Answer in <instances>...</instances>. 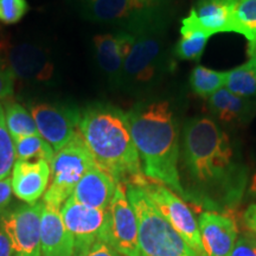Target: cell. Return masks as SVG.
I'll list each match as a JSON object with an SVG mask.
<instances>
[{
	"label": "cell",
	"instance_id": "1",
	"mask_svg": "<svg viewBox=\"0 0 256 256\" xmlns=\"http://www.w3.org/2000/svg\"><path fill=\"white\" fill-rule=\"evenodd\" d=\"M182 168L186 202L234 215L248 186V168L232 139L208 116L188 119L182 130Z\"/></svg>",
	"mask_w": 256,
	"mask_h": 256
},
{
	"label": "cell",
	"instance_id": "2",
	"mask_svg": "<svg viewBox=\"0 0 256 256\" xmlns=\"http://www.w3.org/2000/svg\"><path fill=\"white\" fill-rule=\"evenodd\" d=\"M127 118L144 176L164 185L186 202L179 174V124L171 102L140 101L130 108Z\"/></svg>",
	"mask_w": 256,
	"mask_h": 256
},
{
	"label": "cell",
	"instance_id": "3",
	"mask_svg": "<svg viewBox=\"0 0 256 256\" xmlns=\"http://www.w3.org/2000/svg\"><path fill=\"white\" fill-rule=\"evenodd\" d=\"M78 132L95 164L118 184H139L145 178L127 114L107 104H92L81 112Z\"/></svg>",
	"mask_w": 256,
	"mask_h": 256
},
{
	"label": "cell",
	"instance_id": "4",
	"mask_svg": "<svg viewBox=\"0 0 256 256\" xmlns=\"http://www.w3.org/2000/svg\"><path fill=\"white\" fill-rule=\"evenodd\" d=\"M168 24V5L162 2L148 14L120 28L132 37L124 57L120 88L128 92L148 90L171 70L166 40Z\"/></svg>",
	"mask_w": 256,
	"mask_h": 256
},
{
	"label": "cell",
	"instance_id": "5",
	"mask_svg": "<svg viewBox=\"0 0 256 256\" xmlns=\"http://www.w3.org/2000/svg\"><path fill=\"white\" fill-rule=\"evenodd\" d=\"M126 194L136 216L142 256H198L156 210L142 186L128 184Z\"/></svg>",
	"mask_w": 256,
	"mask_h": 256
},
{
	"label": "cell",
	"instance_id": "6",
	"mask_svg": "<svg viewBox=\"0 0 256 256\" xmlns=\"http://www.w3.org/2000/svg\"><path fill=\"white\" fill-rule=\"evenodd\" d=\"M94 165V158L78 130L72 140L55 153L51 162L50 183L43 196V203L60 209L72 197L81 178Z\"/></svg>",
	"mask_w": 256,
	"mask_h": 256
},
{
	"label": "cell",
	"instance_id": "7",
	"mask_svg": "<svg viewBox=\"0 0 256 256\" xmlns=\"http://www.w3.org/2000/svg\"><path fill=\"white\" fill-rule=\"evenodd\" d=\"M0 64L22 81L43 84L56 81L55 60L37 44H12L0 38Z\"/></svg>",
	"mask_w": 256,
	"mask_h": 256
},
{
	"label": "cell",
	"instance_id": "8",
	"mask_svg": "<svg viewBox=\"0 0 256 256\" xmlns=\"http://www.w3.org/2000/svg\"><path fill=\"white\" fill-rule=\"evenodd\" d=\"M136 185H139L145 190L156 210L182 236L188 247L198 256H206L202 244L198 222L188 204L174 191L146 177Z\"/></svg>",
	"mask_w": 256,
	"mask_h": 256
},
{
	"label": "cell",
	"instance_id": "9",
	"mask_svg": "<svg viewBox=\"0 0 256 256\" xmlns=\"http://www.w3.org/2000/svg\"><path fill=\"white\" fill-rule=\"evenodd\" d=\"M107 212L104 241L121 256H142L136 216L128 200L124 185L118 184Z\"/></svg>",
	"mask_w": 256,
	"mask_h": 256
},
{
	"label": "cell",
	"instance_id": "10",
	"mask_svg": "<svg viewBox=\"0 0 256 256\" xmlns=\"http://www.w3.org/2000/svg\"><path fill=\"white\" fill-rule=\"evenodd\" d=\"M43 200L25 204L2 217V229L11 243L12 256H42L40 217Z\"/></svg>",
	"mask_w": 256,
	"mask_h": 256
},
{
	"label": "cell",
	"instance_id": "11",
	"mask_svg": "<svg viewBox=\"0 0 256 256\" xmlns=\"http://www.w3.org/2000/svg\"><path fill=\"white\" fill-rule=\"evenodd\" d=\"M30 112L40 136L50 144L55 153L78 132L81 110L75 106L43 102L32 104Z\"/></svg>",
	"mask_w": 256,
	"mask_h": 256
},
{
	"label": "cell",
	"instance_id": "12",
	"mask_svg": "<svg viewBox=\"0 0 256 256\" xmlns=\"http://www.w3.org/2000/svg\"><path fill=\"white\" fill-rule=\"evenodd\" d=\"M60 215L75 241L74 256H81L92 243L104 240L107 210L87 206L70 197L60 208Z\"/></svg>",
	"mask_w": 256,
	"mask_h": 256
},
{
	"label": "cell",
	"instance_id": "13",
	"mask_svg": "<svg viewBox=\"0 0 256 256\" xmlns=\"http://www.w3.org/2000/svg\"><path fill=\"white\" fill-rule=\"evenodd\" d=\"M164 0H81L83 18L122 28L148 14Z\"/></svg>",
	"mask_w": 256,
	"mask_h": 256
},
{
	"label": "cell",
	"instance_id": "14",
	"mask_svg": "<svg viewBox=\"0 0 256 256\" xmlns=\"http://www.w3.org/2000/svg\"><path fill=\"white\" fill-rule=\"evenodd\" d=\"M202 244L206 256H230L238 240V228L234 215L202 211L198 218Z\"/></svg>",
	"mask_w": 256,
	"mask_h": 256
},
{
	"label": "cell",
	"instance_id": "15",
	"mask_svg": "<svg viewBox=\"0 0 256 256\" xmlns=\"http://www.w3.org/2000/svg\"><path fill=\"white\" fill-rule=\"evenodd\" d=\"M130 42V34L124 30L115 34H96L92 38L98 66L114 88L121 87L124 57Z\"/></svg>",
	"mask_w": 256,
	"mask_h": 256
},
{
	"label": "cell",
	"instance_id": "16",
	"mask_svg": "<svg viewBox=\"0 0 256 256\" xmlns=\"http://www.w3.org/2000/svg\"><path fill=\"white\" fill-rule=\"evenodd\" d=\"M11 184L14 194L26 204H34L46 194L50 183V164L44 160H16Z\"/></svg>",
	"mask_w": 256,
	"mask_h": 256
},
{
	"label": "cell",
	"instance_id": "17",
	"mask_svg": "<svg viewBox=\"0 0 256 256\" xmlns=\"http://www.w3.org/2000/svg\"><path fill=\"white\" fill-rule=\"evenodd\" d=\"M40 246L42 256L75 255V241L58 208L44 204L40 217Z\"/></svg>",
	"mask_w": 256,
	"mask_h": 256
},
{
	"label": "cell",
	"instance_id": "18",
	"mask_svg": "<svg viewBox=\"0 0 256 256\" xmlns=\"http://www.w3.org/2000/svg\"><path fill=\"white\" fill-rule=\"evenodd\" d=\"M116 188L118 183L115 179L95 164L76 185L72 198L87 206L107 210Z\"/></svg>",
	"mask_w": 256,
	"mask_h": 256
},
{
	"label": "cell",
	"instance_id": "19",
	"mask_svg": "<svg viewBox=\"0 0 256 256\" xmlns=\"http://www.w3.org/2000/svg\"><path fill=\"white\" fill-rule=\"evenodd\" d=\"M236 0H198L188 18L214 36L218 32H234Z\"/></svg>",
	"mask_w": 256,
	"mask_h": 256
},
{
	"label": "cell",
	"instance_id": "20",
	"mask_svg": "<svg viewBox=\"0 0 256 256\" xmlns=\"http://www.w3.org/2000/svg\"><path fill=\"white\" fill-rule=\"evenodd\" d=\"M206 101L209 113L226 124H247L254 114V107L248 98H240L226 88L220 89Z\"/></svg>",
	"mask_w": 256,
	"mask_h": 256
},
{
	"label": "cell",
	"instance_id": "21",
	"mask_svg": "<svg viewBox=\"0 0 256 256\" xmlns=\"http://www.w3.org/2000/svg\"><path fill=\"white\" fill-rule=\"evenodd\" d=\"M180 36L174 46V55L183 60H200L211 34L186 17L182 20Z\"/></svg>",
	"mask_w": 256,
	"mask_h": 256
},
{
	"label": "cell",
	"instance_id": "22",
	"mask_svg": "<svg viewBox=\"0 0 256 256\" xmlns=\"http://www.w3.org/2000/svg\"><path fill=\"white\" fill-rule=\"evenodd\" d=\"M5 115V124L12 139L28 136H37V124L30 110L16 101H6L2 104Z\"/></svg>",
	"mask_w": 256,
	"mask_h": 256
},
{
	"label": "cell",
	"instance_id": "23",
	"mask_svg": "<svg viewBox=\"0 0 256 256\" xmlns=\"http://www.w3.org/2000/svg\"><path fill=\"white\" fill-rule=\"evenodd\" d=\"M234 32L248 40V54L256 49V0H236Z\"/></svg>",
	"mask_w": 256,
	"mask_h": 256
},
{
	"label": "cell",
	"instance_id": "24",
	"mask_svg": "<svg viewBox=\"0 0 256 256\" xmlns=\"http://www.w3.org/2000/svg\"><path fill=\"white\" fill-rule=\"evenodd\" d=\"M224 87L243 98L256 96V69L250 60L238 68L226 72Z\"/></svg>",
	"mask_w": 256,
	"mask_h": 256
},
{
	"label": "cell",
	"instance_id": "25",
	"mask_svg": "<svg viewBox=\"0 0 256 256\" xmlns=\"http://www.w3.org/2000/svg\"><path fill=\"white\" fill-rule=\"evenodd\" d=\"M12 140H14L16 160H24V162L44 160L51 164L55 156L52 147L40 134L14 138Z\"/></svg>",
	"mask_w": 256,
	"mask_h": 256
},
{
	"label": "cell",
	"instance_id": "26",
	"mask_svg": "<svg viewBox=\"0 0 256 256\" xmlns=\"http://www.w3.org/2000/svg\"><path fill=\"white\" fill-rule=\"evenodd\" d=\"M226 72H217L203 66H196L190 75V87L194 94L206 98L224 87Z\"/></svg>",
	"mask_w": 256,
	"mask_h": 256
},
{
	"label": "cell",
	"instance_id": "27",
	"mask_svg": "<svg viewBox=\"0 0 256 256\" xmlns=\"http://www.w3.org/2000/svg\"><path fill=\"white\" fill-rule=\"evenodd\" d=\"M16 162L14 147L12 136H10L5 124V115L2 104H0V179L11 174Z\"/></svg>",
	"mask_w": 256,
	"mask_h": 256
},
{
	"label": "cell",
	"instance_id": "28",
	"mask_svg": "<svg viewBox=\"0 0 256 256\" xmlns=\"http://www.w3.org/2000/svg\"><path fill=\"white\" fill-rule=\"evenodd\" d=\"M28 11V0H0V23L17 24Z\"/></svg>",
	"mask_w": 256,
	"mask_h": 256
},
{
	"label": "cell",
	"instance_id": "29",
	"mask_svg": "<svg viewBox=\"0 0 256 256\" xmlns=\"http://www.w3.org/2000/svg\"><path fill=\"white\" fill-rule=\"evenodd\" d=\"M230 256H256V241L249 234H242L236 240Z\"/></svg>",
	"mask_w": 256,
	"mask_h": 256
},
{
	"label": "cell",
	"instance_id": "30",
	"mask_svg": "<svg viewBox=\"0 0 256 256\" xmlns=\"http://www.w3.org/2000/svg\"><path fill=\"white\" fill-rule=\"evenodd\" d=\"M16 78L0 64V101L6 100L14 94Z\"/></svg>",
	"mask_w": 256,
	"mask_h": 256
},
{
	"label": "cell",
	"instance_id": "31",
	"mask_svg": "<svg viewBox=\"0 0 256 256\" xmlns=\"http://www.w3.org/2000/svg\"><path fill=\"white\" fill-rule=\"evenodd\" d=\"M81 256H121L104 240H98Z\"/></svg>",
	"mask_w": 256,
	"mask_h": 256
},
{
	"label": "cell",
	"instance_id": "32",
	"mask_svg": "<svg viewBox=\"0 0 256 256\" xmlns=\"http://www.w3.org/2000/svg\"><path fill=\"white\" fill-rule=\"evenodd\" d=\"M242 222L247 232L256 241V203H252L244 210Z\"/></svg>",
	"mask_w": 256,
	"mask_h": 256
},
{
	"label": "cell",
	"instance_id": "33",
	"mask_svg": "<svg viewBox=\"0 0 256 256\" xmlns=\"http://www.w3.org/2000/svg\"><path fill=\"white\" fill-rule=\"evenodd\" d=\"M12 194V184H11V177H8L0 179V211L4 210L8 204L11 200Z\"/></svg>",
	"mask_w": 256,
	"mask_h": 256
},
{
	"label": "cell",
	"instance_id": "34",
	"mask_svg": "<svg viewBox=\"0 0 256 256\" xmlns=\"http://www.w3.org/2000/svg\"><path fill=\"white\" fill-rule=\"evenodd\" d=\"M0 256H12V248L10 240L0 224Z\"/></svg>",
	"mask_w": 256,
	"mask_h": 256
},
{
	"label": "cell",
	"instance_id": "35",
	"mask_svg": "<svg viewBox=\"0 0 256 256\" xmlns=\"http://www.w3.org/2000/svg\"><path fill=\"white\" fill-rule=\"evenodd\" d=\"M248 192L249 194H252V197L256 198V172L252 174V177L250 179V183H249L248 186Z\"/></svg>",
	"mask_w": 256,
	"mask_h": 256
},
{
	"label": "cell",
	"instance_id": "36",
	"mask_svg": "<svg viewBox=\"0 0 256 256\" xmlns=\"http://www.w3.org/2000/svg\"><path fill=\"white\" fill-rule=\"evenodd\" d=\"M249 56H250V58H249V60H252V64H254L255 69H256V49H255L254 51H252V54H249Z\"/></svg>",
	"mask_w": 256,
	"mask_h": 256
}]
</instances>
